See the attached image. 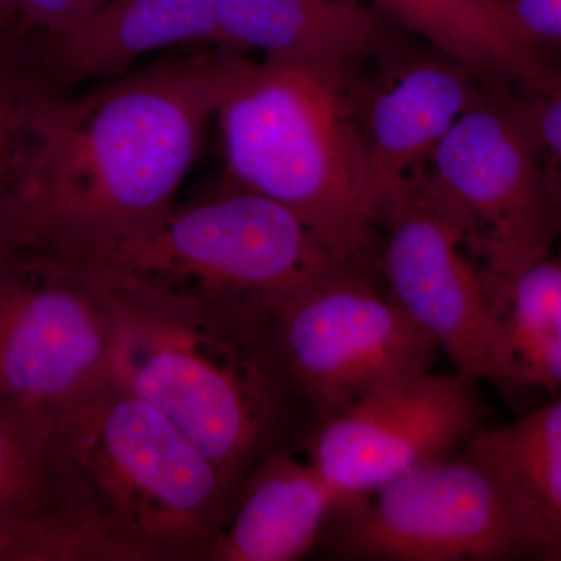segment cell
<instances>
[{
  "label": "cell",
  "mask_w": 561,
  "mask_h": 561,
  "mask_svg": "<svg viewBox=\"0 0 561 561\" xmlns=\"http://www.w3.org/2000/svg\"><path fill=\"white\" fill-rule=\"evenodd\" d=\"M376 254L391 300L430 335L454 370L494 381L496 323L481 267L419 173L391 202Z\"/></svg>",
  "instance_id": "cell-11"
},
{
  "label": "cell",
  "mask_w": 561,
  "mask_h": 561,
  "mask_svg": "<svg viewBox=\"0 0 561 561\" xmlns=\"http://www.w3.org/2000/svg\"><path fill=\"white\" fill-rule=\"evenodd\" d=\"M116 324L101 284L39 247L0 242V408L49 434L113 378Z\"/></svg>",
  "instance_id": "cell-7"
},
{
  "label": "cell",
  "mask_w": 561,
  "mask_h": 561,
  "mask_svg": "<svg viewBox=\"0 0 561 561\" xmlns=\"http://www.w3.org/2000/svg\"><path fill=\"white\" fill-rule=\"evenodd\" d=\"M219 47V0H108L28 55L51 91L135 69L151 54Z\"/></svg>",
  "instance_id": "cell-14"
},
{
  "label": "cell",
  "mask_w": 561,
  "mask_h": 561,
  "mask_svg": "<svg viewBox=\"0 0 561 561\" xmlns=\"http://www.w3.org/2000/svg\"><path fill=\"white\" fill-rule=\"evenodd\" d=\"M370 0H219V49L354 77L397 38Z\"/></svg>",
  "instance_id": "cell-13"
},
{
  "label": "cell",
  "mask_w": 561,
  "mask_h": 561,
  "mask_svg": "<svg viewBox=\"0 0 561 561\" xmlns=\"http://www.w3.org/2000/svg\"><path fill=\"white\" fill-rule=\"evenodd\" d=\"M479 383L431 370L375 391L317 424L306 456L341 502L370 494L465 448L485 421Z\"/></svg>",
  "instance_id": "cell-10"
},
{
  "label": "cell",
  "mask_w": 561,
  "mask_h": 561,
  "mask_svg": "<svg viewBox=\"0 0 561 561\" xmlns=\"http://www.w3.org/2000/svg\"><path fill=\"white\" fill-rule=\"evenodd\" d=\"M80 268L113 311V378L164 413L236 489L268 453L305 445L316 421L284 364L273 309Z\"/></svg>",
  "instance_id": "cell-2"
},
{
  "label": "cell",
  "mask_w": 561,
  "mask_h": 561,
  "mask_svg": "<svg viewBox=\"0 0 561 561\" xmlns=\"http://www.w3.org/2000/svg\"><path fill=\"white\" fill-rule=\"evenodd\" d=\"M513 38L534 57L561 69V0H500Z\"/></svg>",
  "instance_id": "cell-22"
},
{
  "label": "cell",
  "mask_w": 561,
  "mask_h": 561,
  "mask_svg": "<svg viewBox=\"0 0 561 561\" xmlns=\"http://www.w3.org/2000/svg\"><path fill=\"white\" fill-rule=\"evenodd\" d=\"M490 2L493 3V5H496L497 9H500V0H490Z\"/></svg>",
  "instance_id": "cell-25"
},
{
  "label": "cell",
  "mask_w": 561,
  "mask_h": 561,
  "mask_svg": "<svg viewBox=\"0 0 561 561\" xmlns=\"http://www.w3.org/2000/svg\"><path fill=\"white\" fill-rule=\"evenodd\" d=\"M401 32L446 51L486 80L530 87L556 68L524 49L490 0H370Z\"/></svg>",
  "instance_id": "cell-19"
},
{
  "label": "cell",
  "mask_w": 561,
  "mask_h": 561,
  "mask_svg": "<svg viewBox=\"0 0 561 561\" xmlns=\"http://www.w3.org/2000/svg\"><path fill=\"white\" fill-rule=\"evenodd\" d=\"M531 127L561 205V69L541 83L523 87Z\"/></svg>",
  "instance_id": "cell-23"
},
{
  "label": "cell",
  "mask_w": 561,
  "mask_h": 561,
  "mask_svg": "<svg viewBox=\"0 0 561 561\" xmlns=\"http://www.w3.org/2000/svg\"><path fill=\"white\" fill-rule=\"evenodd\" d=\"M319 549L337 560H537L504 486L463 451L341 502Z\"/></svg>",
  "instance_id": "cell-8"
},
{
  "label": "cell",
  "mask_w": 561,
  "mask_h": 561,
  "mask_svg": "<svg viewBox=\"0 0 561 561\" xmlns=\"http://www.w3.org/2000/svg\"><path fill=\"white\" fill-rule=\"evenodd\" d=\"M16 0H0V36L9 28Z\"/></svg>",
  "instance_id": "cell-24"
},
{
  "label": "cell",
  "mask_w": 561,
  "mask_h": 561,
  "mask_svg": "<svg viewBox=\"0 0 561 561\" xmlns=\"http://www.w3.org/2000/svg\"><path fill=\"white\" fill-rule=\"evenodd\" d=\"M354 77L219 49L213 119L231 186L289 209L339 260L371 265L381 216L354 119Z\"/></svg>",
  "instance_id": "cell-3"
},
{
  "label": "cell",
  "mask_w": 561,
  "mask_h": 561,
  "mask_svg": "<svg viewBox=\"0 0 561 561\" xmlns=\"http://www.w3.org/2000/svg\"><path fill=\"white\" fill-rule=\"evenodd\" d=\"M51 253L158 289L271 309L350 265L289 209L231 184L136 230Z\"/></svg>",
  "instance_id": "cell-5"
},
{
  "label": "cell",
  "mask_w": 561,
  "mask_h": 561,
  "mask_svg": "<svg viewBox=\"0 0 561 561\" xmlns=\"http://www.w3.org/2000/svg\"><path fill=\"white\" fill-rule=\"evenodd\" d=\"M496 323L494 386L561 391V247L490 290Z\"/></svg>",
  "instance_id": "cell-18"
},
{
  "label": "cell",
  "mask_w": 561,
  "mask_h": 561,
  "mask_svg": "<svg viewBox=\"0 0 561 561\" xmlns=\"http://www.w3.org/2000/svg\"><path fill=\"white\" fill-rule=\"evenodd\" d=\"M486 80L467 62L397 36L351 81V101L381 225Z\"/></svg>",
  "instance_id": "cell-12"
},
{
  "label": "cell",
  "mask_w": 561,
  "mask_h": 561,
  "mask_svg": "<svg viewBox=\"0 0 561 561\" xmlns=\"http://www.w3.org/2000/svg\"><path fill=\"white\" fill-rule=\"evenodd\" d=\"M419 176L459 230L489 291L561 242L559 195L522 84L490 81Z\"/></svg>",
  "instance_id": "cell-6"
},
{
  "label": "cell",
  "mask_w": 561,
  "mask_h": 561,
  "mask_svg": "<svg viewBox=\"0 0 561 561\" xmlns=\"http://www.w3.org/2000/svg\"><path fill=\"white\" fill-rule=\"evenodd\" d=\"M0 560H105L70 515L51 470L47 434L0 408Z\"/></svg>",
  "instance_id": "cell-16"
},
{
  "label": "cell",
  "mask_w": 561,
  "mask_h": 561,
  "mask_svg": "<svg viewBox=\"0 0 561 561\" xmlns=\"http://www.w3.org/2000/svg\"><path fill=\"white\" fill-rule=\"evenodd\" d=\"M47 448L66 507L108 560H206L238 491L114 378L54 421Z\"/></svg>",
  "instance_id": "cell-4"
},
{
  "label": "cell",
  "mask_w": 561,
  "mask_h": 561,
  "mask_svg": "<svg viewBox=\"0 0 561 561\" xmlns=\"http://www.w3.org/2000/svg\"><path fill=\"white\" fill-rule=\"evenodd\" d=\"M461 451L504 486L537 560L561 561V391L512 423L482 426Z\"/></svg>",
  "instance_id": "cell-17"
},
{
  "label": "cell",
  "mask_w": 561,
  "mask_h": 561,
  "mask_svg": "<svg viewBox=\"0 0 561 561\" xmlns=\"http://www.w3.org/2000/svg\"><path fill=\"white\" fill-rule=\"evenodd\" d=\"M341 497L308 456L279 448L247 474L206 561H298L317 551Z\"/></svg>",
  "instance_id": "cell-15"
},
{
  "label": "cell",
  "mask_w": 561,
  "mask_h": 561,
  "mask_svg": "<svg viewBox=\"0 0 561 561\" xmlns=\"http://www.w3.org/2000/svg\"><path fill=\"white\" fill-rule=\"evenodd\" d=\"M284 364L317 424L351 404L434 370L440 350L350 264L273 309Z\"/></svg>",
  "instance_id": "cell-9"
},
{
  "label": "cell",
  "mask_w": 561,
  "mask_h": 561,
  "mask_svg": "<svg viewBox=\"0 0 561 561\" xmlns=\"http://www.w3.org/2000/svg\"><path fill=\"white\" fill-rule=\"evenodd\" d=\"M219 49L128 70L80 94L44 91L0 241L70 251L157 220L214 117Z\"/></svg>",
  "instance_id": "cell-1"
},
{
  "label": "cell",
  "mask_w": 561,
  "mask_h": 561,
  "mask_svg": "<svg viewBox=\"0 0 561 561\" xmlns=\"http://www.w3.org/2000/svg\"><path fill=\"white\" fill-rule=\"evenodd\" d=\"M108 0H16L9 28L2 36L13 39L31 55L44 43L76 27Z\"/></svg>",
  "instance_id": "cell-21"
},
{
  "label": "cell",
  "mask_w": 561,
  "mask_h": 561,
  "mask_svg": "<svg viewBox=\"0 0 561 561\" xmlns=\"http://www.w3.org/2000/svg\"><path fill=\"white\" fill-rule=\"evenodd\" d=\"M46 81L18 44L0 36V217L10 201L32 110Z\"/></svg>",
  "instance_id": "cell-20"
}]
</instances>
